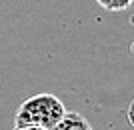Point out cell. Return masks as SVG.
Wrapping results in <instances>:
<instances>
[{
  "label": "cell",
  "instance_id": "1",
  "mask_svg": "<svg viewBox=\"0 0 134 130\" xmlns=\"http://www.w3.org/2000/svg\"><path fill=\"white\" fill-rule=\"evenodd\" d=\"M66 108L62 100L54 94L40 92L26 100L16 108L14 112V128L22 126H40V128L52 130L62 120Z\"/></svg>",
  "mask_w": 134,
  "mask_h": 130
},
{
  "label": "cell",
  "instance_id": "2",
  "mask_svg": "<svg viewBox=\"0 0 134 130\" xmlns=\"http://www.w3.org/2000/svg\"><path fill=\"white\" fill-rule=\"evenodd\" d=\"M52 130H92L90 122L78 112H64L62 120Z\"/></svg>",
  "mask_w": 134,
  "mask_h": 130
},
{
  "label": "cell",
  "instance_id": "3",
  "mask_svg": "<svg viewBox=\"0 0 134 130\" xmlns=\"http://www.w3.org/2000/svg\"><path fill=\"white\" fill-rule=\"evenodd\" d=\"M96 2L108 12H120V10H126L134 0H96Z\"/></svg>",
  "mask_w": 134,
  "mask_h": 130
},
{
  "label": "cell",
  "instance_id": "4",
  "mask_svg": "<svg viewBox=\"0 0 134 130\" xmlns=\"http://www.w3.org/2000/svg\"><path fill=\"white\" fill-rule=\"evenodd\" d=\"M128 122L134 126V100L130 102V106H128Z\"/></svg>",
  "mask_w": 134,
  "mask_h": 130
},
{
  "label": "cell",
  "instance_id": "5",
  "mask_svg": "<svg viewBox=\"0 0 134 130\" xmlns=\"http://www.w3.org/2000/svg\"><path fill=\"white\" fill-rule=\"evenodd\" d=\"M14 130H48V128H40V126H22V128H14Z\"/></svg>",
  "mask_w": 134,
  "mask_h": 130
}]
</instances>
